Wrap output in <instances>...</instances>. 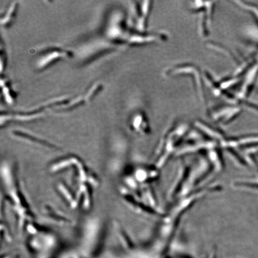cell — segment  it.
<instances>
[{"mask_svg": "<svg viewBox=\"0 0 258 258\" xmlns=\"http://www.w3.org/2000/svg\"><path fill=\"white\" fill-rule=\"evenodd\" d=\"M240 7L249 12L254 16L258 23V6L255 5L250 4L249 3L237 2Z\"/></svg>", "mask_w": 258, "mask_h": 258, "instance_id": "6da1fadb", "label": "cell"}]
</instances>
